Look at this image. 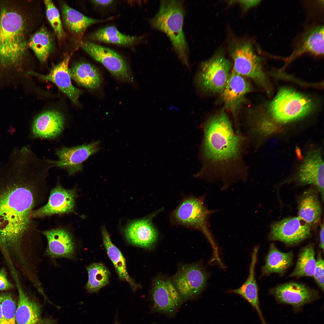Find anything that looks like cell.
I'll list each match as a JSON object with an SVG mask.
<instances>
[{"label": "cell", "instance_id": "1", "mask_svg": "<svg viewBox=\"0 0 324 324\" xmlns=\"http://www.w3.org/2000/svg\"><path fill=\"white\" fill-rule=\"evenodd\" d=\"M48 174L41 161L24 152H11L0 162V251L3 256L19 258L25 253L36 190Z\"/></svg>", "mask_w": 324, "mask_h": 324}, {"label": "cell", "instance_id": "2", "mask_svg": "<svg viewBox=\"0 0 324 324\" xmlns=\"http://www.w3.org/2000/svg\"><path fill=\"white\" fill-rule=\"evenodd\" d=\"M19 1H0V74L22 70L28 40L27 22Z\"/></svg>", "mask_w": 324, "mask_h": 324}, {"label": "cell", "instance_id": "3", "mask_svg": "<svg viewBox=\"0 0 324 324\" xmlns=\"http://www.w3.org/2000/svg\"><path fill=\"white\" fill-rule=\"evenodd\" d=\"M203 131L202 153L205 159L224 163L239 156L242 138L235 133L224 109L209 118L204 124Z\"/></svg>", "mask_w": 324, "mask_h": 324}, {"label": "cell", "instance_id": "4", "mask_svg": "<svg viewBox=\"0 0 324 324\" xmlns=\"http://www.w3.org/2000/svg\"><path fill=\"white\" fill-rule=\"evenodd\" d=\"M185 11L180 0H161L158 12L149 21L152 27L169 37L178 57L189 70V49L183 29Z\"/></svg>", "mask_w": 324, "mask_h": 324}, {"label": "cell", "instance_id": "5", "mask_svg": "<svg viewBox=\"0 0 324 324\" xmlns=\"http://www.w3.org/2000/svg\"><path fill=\"white\" fill-rule=\"evenodd\" d=\"M206 195L199 197L189 196L184 198L170 215L171 223L200 231L214 249V255H218L217 247L209 229V220L218 211L208 209L205 204Z\"/></svg>", "mask_w": 324, "mask_h": 324}, {"label": "cell", "instance_id": "6", "mask_svg": "<svg viewBox=\"0 0 324 324\" xmlns=\"http://www.w3.org/2000/svg\"><path fill=\"white\" fill-rule=\"evenodd\" d=\"M314 106L312 101L307 96L293 89L283 88L279 90L268 108L274 120L286 123L307 115Z\"/></svg>", "mask_w": 324, "mask_h": 324}, {"label": "cell", "instance_id": "7", "mask_svg": "<svg viewBox=\"0 0 324 324\" xmlns=\"http://www.w3.org/2000/svg\"><path fill=\"white\" fill-rule=\"evenodd\" d=\"M230 62L223 55H215L203 62L196 74L194 82L196 88L205 93H222L231 71Z\"/></svg>", "mask_w": 324, "mask_h": 324}, {"label": "cell", "instance_id": "8", "mask_svg": "<svg viewBox=\"0 0 324 324\" xmlns=\"http://www.w3.org/2000/svg\"><path fill=\"white\" fill-rule=\"evenodd\" d=\"M231 56L233 64L232 70L252 80L257 85L268 90V80L262 68L260 58L254 53L251 44L245 42L237 45Z\"/></svg>", "mask_w": 324, "mask_h": 324}, {"label": "cell", "instance_id": "9", "mask_svg": "<svg viewBox=\"0 0 324 324\" xmlns=\"http://www.w3.org/2000/svg\"><path fill=\"white\" fill-rule=\"evenodd\" d=\"M151 312L174 316L184 302L171 279L161 276L154 278L150 292Z\"/></svg>", "mask_w": 324, "mask_h": 324}, {"label": "cell", "instance_id": "10", "mask_svg": "<svg viewBox=\"0 0 324 324\" xmlns=\"http://www.w3.org/2000/svg\"><path fill=\"white\" fill-rule=\"evenodd\" d=\"M209 274L199 263L180 267L171 279L183 301L199 295L206 286Z\"/></svg>", "mask_w": 324, "mask_h": 324}, {"label": "cell", "instance_id": "11", "mask_svg": "<svg viewBox=\"0 0 324 324\" xmlns=\"http://www.w3.org/2000/svg\"><path fill=\"white\" fill-rule=\"evenodd\" d=\"M80 46L90 56L102 64L115 77L125 82L132 81L127 63L115 51L88 41H81Z\"/></svg>", "mask_w": 324, "mask_h": 324}, {"label": "cell", "instance_id": "12", "mask_svg": "<svg viewBox=\"0 0 324 324\" xmlns=\"http://www.w3.org/2000/svg\"><path fill=\"white\" fill-rule=\"evenodd\" d=\"M311 234L309 225L298 216L290 217L272 223L268 238L290 246L305 240Z\"/></svg>", "mask_w": 324, "mask_h": 324}, {"label": "cell", "instance_id": "13", "mask_svg": "<svg viewBox=\"0 0 324 324\" xmlns=\"http://www.w3.org/2000/svg\"><path fill=\"white\" fill-rule=\"evenodd\" d=\"M269 291L278 302L291 305L297 311L304 305L320 298L317 291L305 284L295 282L281 284Z\"/></svg>", "mask_w": 324, "mask_h": 324}, {"label": "cell", "instance_id": "14", "mask_svg": "<svg viewBox=\"0 0 324 324\" xmlns=\"http://www.w3.org/2000/svg\"><path fill=\"white\" fill-rule=\"evenodd\" d=\"M163 209L161 208L145 218L130 222L124 230L127 240L136 246L148 249L153 248L158 240V233L152 220Z\"/></svg>", "mask_w": 324, "mask_h": 324}, {"label": "cell", "instance_id": "15", "mask_svg": "<svg viewBox=\"0 0 324 324\" xmlns=\"http://www.w3.org/2000/svg\"><path fill=\"white\" fill-rule=\"evenodd\" d=\"M100 142L96 141L71 147H63L57 149L58 160L55 161L56 167L66 169L70 175L82 170V164L100 149Z\"/></svg>", "mask_w": 324, "mask_h": 324}, {"label": "cell", "instance_id": "16", "mask_svg": "<svg viewBox=\"0 0 324 324\" xmlns=\"http://www.w3.org/2000/svg\"><path fill=\"white\" fill-rule=\"evenodd\" d=\"M252 89L251 84L245 77L232 70L220 94L225 109L236 116L245 101L246 96Z\"/></svg>", "mask_w": 324, "mask_h": 324}, {"label": "cell", "instance_id": "17", "mask_svg": "<svg viewBox=\"0 0 324 324\" xmlns=\"http://www.w3.org/2000/svg\"><path fill=\"white\" fill-rule=\"evenodd\" d=\"M17 275L12 276L18 294L15 318L16 324H53L52 319L43 317L41 305L29 297L22 287Z\"/></svg>", "mask_w": 324, "mask_h": 324}, {"label": "cell", "instance_id": "18", "mask_svg": "<svg viewBox=\"0 0 324 324\" xmlns=\"http://www.w3.org/2000/svg\"><path fill=\"white\" fill-rule=\"evenodd\" d=\"M75 197L74 190L66 189L57 186L51 191L47 203L33 211L32 217L39 218L72 212L75 207Z\"/></svg>", "mask_w": 324, "mask_h": 324}, {"label": "cell", "instance_id": "19", "mask_svg": "<svg viewBox=\"0 0 324 324\" xmlns=\"http://www.w3.org/2000/svg\"><path fill=\"white\" fill-rule=\"evenodd\" d=\"M70 58V56H66L61 62L54 66L48 74L44 75L32 71L28 72L27 73L39 79L52 82L73 103L77 105L81 92L75 87L71 82L70 70L68 67Z\"/></svg>", "mask_w": 324, "mask_h": 324}, {"label": "cell", "instance_id": "20", "mask_svg": "<svg viewBox=\"0 0 324 324\" xmlns=\"http://www.w3.org/2000/svg\"><path fill=\"white\" fill-rule=\"evenodd\" d=\"M324 162L320 151H310L299 169L298 178L302 184L314 186L324 199Z\"/></svg>", "mask_w": 324, "mask_h": 324}, {"label": "cell", "instance_id": "21", "mask_svg": "<svg viewBox=\"0 0 324 324\" xmlns=\"http://www.w3.org/2000/svg\"><path fill=\"white\" fill-rule=\"evenodd\" d=\"M64 121V116L61 112L55 110L44 111L34 120L32 133L36 137L54 138L62 132Z\"/></svg>", "mask_w": 324, "mask_h": 324}, {"label": "cell", "instance_id": "22", "mask_svg": "<svg viewBox=\"0 0 324 324\" xmlns=\"http://www.w3.org/2000/svg\"><path fill=\"white\" fill-rule=\"evenodd\" d=\"M43 233L47 239L46 251L50 257L69 259L74 258V244L72 236L68 231L57 228L43 231Z\"/></svg>", "mask_w": 324, "mask_h": 324}, {"label": "cell", "instance_id": "23", "mask_svg": "<svg viewBox=\"0 0 324 324\" xmlns=\"http://www.w3.org/2000/svg\"><path fill=\"white\" fill-rule=\"evenodd\" d=\"M324 26L316 25L302 34L295 50L289 58L291 60L306 53L316 56L324 55Z\"/></svg>", "mask_w": 324, "mask_h": 324}, {"label": "cell", "instance_id": "24", "mask_svg": "<svg viewBox=\"0 0 324 324\" xmlns=\"http://www.w3.org/2000/svg\"><path fill=\"white\" fill-rule=\"evenodd\" d=\"M258 246L254 248L252 254L248 276L244 283L238 289L230 290V292L241 296L256 310L262 324H267L262 316L259 305L258 288L255 278V268L257 260Z\"/></svg>", "mask_w": 324, "mask_h": 324}, {"label": "cell", "instance_id": "25", "mask_svg": "<svg viewBox=\"0 0 324 324\" xmlns=\"http://www.w3.org/2000/svg\"><path fill=\"white\" fill-rule=\"evenodd\" d=\"M298 203V217L310 226L319 221L322 209L316 190L311 188L305 191Z\"/></svg>", "mask_w": 324, "mask_h": 324}, {"label": "cell", "instance_id": "26", "mask_svg": "<svg viewBox=\"0 0 324 324\" xmlns=\"http://www.w3.org/2000/svg\"><path fill=\"white\" fill-rule=\"evenodd\" d=\"M62 10L65 26L77 37H81L86 29L92 25L108 21L113 18L98 20L88 17L64 3L62 5Z\"/></svg>", "mask_w": 324, "mask_h": 324}, {"label": "cell", "instance_id": "27", "mask_svg": "<svg viewBox=\"0 0 324 324\" xmlns=\"http://www.w3.org/2000/svg\"><path fill=\"white\" fill-rule=\"evenodd\" d=\"M293 257L292 251H280L273 243L269 246L265 265L262 268V275L275 273L283 274L292 265Z\"/></svg>", "mask_w": 324, "mask_h": 324}, {"label": "cell", "instance_id": "28", "mask_svg": "<svg viewBox=\"0 0 324 324\" xmlns=\"http://www.w3.org/2000/svg\"><path fill=\"white\" fill-rule=\"evenodd\" d=\"M101 231L104 245L113 263L119 278L127 282L134 290L140 288V286L136 284L129 275L126 269L125 259L121 251L112 243L104 226L102 227Z\"/></svg>", "mask_w": 324, "mask_h": 324}, {"label": "cell", "instance_id": "29", "mask_svg": "<svg viewBox=\"0 0 324 324\" xmlns=\"http://www.w3.org/2000/svg\"><path fill=\"white\" fill-rule=\"evenodd\" d=\"M70 75L77 84L91 90L98 88L102 79L98 70L88 63L81 62L74 65L70 70Z\"/></svg>", "mask_w": 324, "mask_h": 324}, {"label": "cell", "instance_id": "30", "mask_svg": "<svg viewBox=\"0 0 324 324\" xmlns=\"http://www.w3.org/2000/svg\"><path fill=\"white\" fill-rule=\"evenodd\" d=\"M91 40L121 46H130L142 40V36L127 35L120 32L113 26L98 29L89 36Z\"/></svg>", "mask_w": 324, "mask_h": 324}, {"label": "cell", "instance_id": "31", "mask_svg": "<svg viewBox=\"0 0 324 324\" xmlns=\"http://www.w3.org/2000/svg\"><path fill=\"white\" fill-rule=\"evenodd\" d=\"M314 249L311 244L307 245L301 250L295 267L289 275L299 278L313 277L316 265Z\"/></svg>", "mask_w": 324, "mask_h": 324}, {"label": "cell", "instance_id": "32", "mask_svg": "<svg viewBox=\"0 0 324 324\" xmlns=\"http://www.w3.org/2000/svg\"><path fill=\"white\" fill-rule=\"evenodd\" d=\"M52 46L51 37L44 27L41 28L32 36L28 41V47L33 50L41 62L46 60Z\"/></svg>", "mask_w": 324, "mask_h": 324}, {"label": "cell", "instance_id": "33", "mask_svg": "<svg viewBox=\"0 0 324 324\" xmlns=\"http://www.w3.org/2000/svg\"><path fill=\"white\" fill-rule=\"evenodd\" d=\"M88 280L85 288L90 293H97L109 283L110 273L101 263L92 264L86 268Z\"/></svg>", "mask_w": 324, "mask_h": 324}, {"label": "cell", "instance_id": "34", "mask_svg": "<svg viewBox=\"0 0 324 324\" xmlns=\"http://www.w3.org/2000/svg\"><path fill=\"white\" fill-rule=\"evenodd\" d=\"M2 317L0 324H16L15 318V302L11 294L3 293L0 294Z\"/></svg>", "mask_w": 324, "mask_h": 324}, {"label": "cell", "instance_id": "35", "mask_svg": "<svg viewBox=\"0 0 324 324\" xmlns=\"http://www.w3.org/2000/svg\"><path fill=\"white\" fill-rule=\"evenodd\" d=\"M44 3L47 18L58 38L60 40L64 37V34L59 11L52 1L45 0Z\"/></svg>", "mask_w": 324, "mask_h": 324}, {"label": "cell", "instance_id": "36", "mask_svg": "<svg viewBox=\"0 0 324 324\" xmlns=\"http://www.w3.org/2000/svg\"><path fill=\"white\" fill-rule=\"evenodd\" d=\"M316 265L313 277L318 286L322 291H324V261L322 258L321 252H318L316 261Z\"/></svg>", "mask_w": 324, "mask_h": 324}, {"label": "cell", "instance_id": "37", "mask_svg": "<svg viewBox=\"0 0 324 324\" xmlns=\"http://www.w3.org/2000/svg\"><path fill=\"white\" fill-rule=\"evenodd\" d=\"M13 288V285L8 280L5 268L0 269V291H6Z\"/></svg>", "mask_w": 324, "mask_h": 324}, {"label": "cell", "instance_id": "38", "mask_svg": "<svg viewBox=\"0 0 324 324\" xmlns=\"http://www.w3.org/2000/svg\"><path fill=\"white\" fill-rule=\"evenodd\" d=\"M260 1V0L238 1L242 5L244 9L245 10L257 4Z\"/></svg>", "mask_w": 324, "mask_h": 324}, {"label": "cell", "instance_id": "39", "mask_svg": "<svg viewBox=\"0 0 324 324\" xmlns=\"http://www.w3.org/2000/svg\"><path fill=\"white\" fill-rule=\"evenodd\" d=\"M115 1L109 0H92V3L96 6L101 7H106L114 3Z\"/></svg>", "mask_w": 324, "mask_h": 324}, {"label": "cell", "instance_id": "40", "mask_svg": "<svg viewBox=\"0 0 324 324\" xmlns=\"http://www.w3.org/2000/svg\"><path fill=\"white\" fill-rule=\"evenodd\" d=\"M324 223L321 226L320 230V247L323 250H324Z\"/></svg>", "mask_w": 324, "mask_h": 324}, {"label": "cell", "instance_id": "41", "mask_svg": "<svg viewBox=\"0 0 324 324\" xmlns=\"http://www.w3.org/2000/svg\"><path fill=\"white\" fill-rule=\"evenodd\" d=\"M118 316H117V315H116V318H115V319L114 322V324H122L119 321V320H118ZM150 324H156L155 323H152Z\"/></svg>", "mask_w": 324, "mask_h": 324}, {"label": "cell", "instance_id": "42", "mask_svg": "<svg viewBox=\"0 0 324 324\" xmlns=\"http://www.w3.org/2000/svg\"><path fill=\"white\" fill-rule=\"evenodd\" d=\"M2 304H1V300H0V323H1V321L2 320Z\"/></svg>", "mask_w": 324, "mask_h": 324}]
</instances>
